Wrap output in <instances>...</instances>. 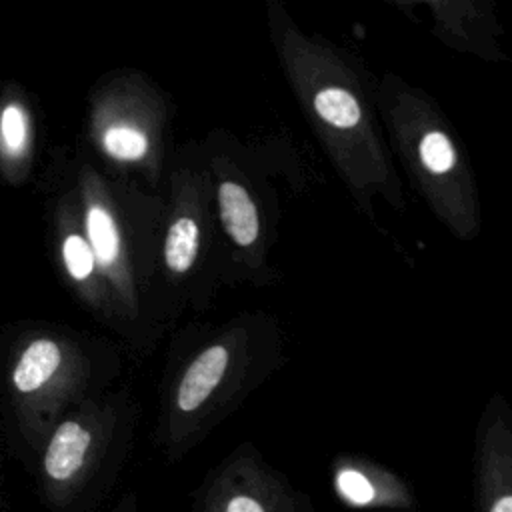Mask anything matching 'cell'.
<instances>
[{"label":"cell","instance_id":"obj_6","mask_svg":"<svg viewBox=\"0 0 512 512\" xmlns=\"http://www.w3.org/2000/svg\"><path fill=\"white\" fill-rule=\"evenodd\" d=\"M198 252V226L192 218H178L166 236L164 258L170 270L186 272Z\"/></svg>","mask_w":512,"mask_h":512},{"label":"cell","instance_id":"obj_1","mask_svg":"<svg viewBox=\"0 0 512 512\" xmlns=\"http://www.w3.org/2000/svg\"><path fill=\"white\" fill-rule=\"evenodd\" d=\"M190 512H314L310 496L282 478L240 460L214 474L194 496Z\"/></svg>","mask_w":512,"mask_h":512},{"label":"cell","instance_id":"obj_14","mask_svg":"<svg viewBox=\"0 0 512 512\" xmlns=\"http://www.w3.org/2000/svg\"><path fill=\"white\" fill-rule=\"evenodd\" d=\"M110 512H138V498L132 492H126L114 502Z\"/></svg>","mask_w":512,"mask_h":512},{"label":"cell","instance_id":"obj_12","mask_svg":"<svg viewBox=\"0 0 512 512\" xmlns=\"http://www.w3.org/2000/svg\"><path fill=\"white\" fill-rule=\"evenodd\" d=\"M2 142L8 152H20L26 142V118L18 106H6L2 112Z\"/></svg>","mask_w":512,"mask_h":512},{"label":"cell","instance_id":"obj_2","mask_svg":"<svg viewBox=\"0 0 512 512\" xmlns=\"http://www.w3.org/2000/svg\"><path fill=\"white\" fill-rule=\"evenodd\" d=\"M332 488L336 498L354 510L402 512L414 508V496L396 476L352 460L336 464Z\"/></svg>","mask_w":512,"mask_h":512},{"label":"cell","instance_id":"obj_7","mask_svg":"<svg viewBox=\"0 0 512 512\" xmlns=\"http://www.w3.org/2000/svg\"><path fill=\"white\" fill-rule=\"evenodd\" d=\"M314 108L328 124L338 128H352L360 120V106L356 98L342 88H324L314 98Z\"/></svg>","mask_w":512,"mask_h":512},{"label":"cell","instance_id":"obj_8","mask_svg":"<svg viewBox=\"0 0 512 512\" xmlns=\"http://www.w3.org/2000/svg\"><path fill=\"white\" fill-rule=\"evenodd\" d=\"M86 228H88L90 246L94 250L96 262L102 266L110 264L116 258L118 246H120L112 216L104 208L94 206L86 216Z\"/></svg>","mask_w":512,"mask_h":512},{"label":"cell","instance_id":"obj_9","mask_svg":"<svg viewBox=\"0 0 512 512\" xmlns=\"http://www.w3.org/2000/svg\"><path fill=\"white\" fill-rule=\"evenodd\" d=\"M104 146L106 150L122 160H136L140 156L146 154L148 150V140L146 136L136 130V128H128V126H116L110 128L104 136Z\"/></svg>","mask_w":512,"mask_h":512},{"label":"cell","instance_id":"obj_3","mask_svg":"<svg viewBox=\"0 0 512 512\" xmlns=\"http://www.w3.org/2000/svg\"><path fill=\"white\" fill-rule=\"evenodd\" d=\"M228 364V350L224 346H210L204 350L186 370L178 394H176V406L184 414L196 412L208 396L214 392V388L220 384L222 374Z\"/></svg>","mask_w":512,"mask_h":512},{"label":"cell","instance_id":"obj_10","mask_svg":"<svg viewBox=\"0 0 512 512\" xmlns=\"http://www.w3.org/2000/svg\"><path fill=\"white\" fill-rule=\"evenodd\" d=\"M420 158H422L424 166L430 172H436V174L448 172L454 166V162H456L454 148H452L450 140L446 138V134H442L438 130L428 132L422 138V142H420Z\"/></svg>","mask_w":512,"mask_h":512},{"label":"cell","instance_id":"obj_4","mask_svg":"<svg viewBox=\"0 0 512 512\" xmlns=\"http://www.w3.org/2000/svg\"><path fill=\"white\" fill-rule=\"evenodd\" d=\"M220 218L226 232L240 246H248L258 236V214L248 192L234 182H224L218 192Z\"/></svg>","mask_w":512,"mask_h":512},{"label":"cell","instance_id":"obj_11","mask_svg":"<svg viewBox=\"0 0 512 512\" xmlns=\"http://www.w3.org/2000/svg\"><path fill=\"white\" fill-rule=\"evenodd\" d=\"M62 254H64V262H66V268H68L72 278L84 280V278L90 276L96 256H94L92 246L84 238H80L76 234L68 236L64 240Z\"/></svg>","mask_w":512,"mask_h":512},{"label":"cell","instance_id":"obj_13","mask_svg":"<svg viewBox=\"0 0 512 512\" xmlns=\"http://www.w3.org/2000/svg\"><path fill=\"white\" fill-rule=\"evenodd\" d=\"M488 512H512V492H502L498 496H490Z\"/></svg>","mask_w":512,"mask_h":512},{"label":"cell","instance_id":"obj_5","mask_svg":"<svg viewBox=\"0 0 512 512\" xmlns=\"http://www.w3.org/2000/svg\"><path fill=\"white\" fill-rule=\"evenodd\" d=\"M60 364V350L52 340H36L22 354L14 368V386L20 392L38 390L56 372Z\"/></svg>","mask_w":512,"mask_h":512}]
</instances>
